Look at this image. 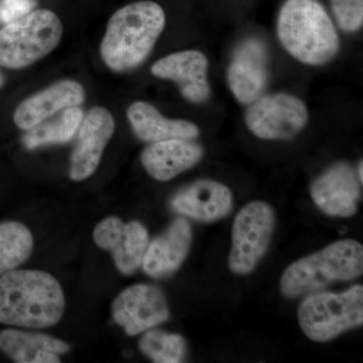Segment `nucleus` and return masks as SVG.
<instances>
[{
    "label": "nucleus",
    "mask_w": 363,
    "mask_h": 363,
    "mask_svg": "<svg viewBox=\"0 0 363 363\" xmlns=\"http://www.w3.org/2000/svg\"><path fill=\"white\" fill-rule=\"evenodd\" d=\"M65 307L62 286L49 272L13 269L0 277V324L48 328L59 323Z\"/></svg>",
    "instance_id": "1"
},
{
    "label": "nucleus",
    "mask_w": 363,
    "mask_h": 363,
    "mask_svg": "<svg viewBox=\"0 0 363 363\" xmlns=\"http://www.w3.org/2000/svg\"><path fill=\"white\" fill-rule=\"evenodd\" d=\"M166 26V14L157 2L143 0L121 7L107 23L100 55L111 70H135L150 56Z\"/></svg>",
    "instance_id": "2"
},
{
    "label": "nucleus",
    "mask_w": 363,
    "mask_h": 363,
    "mask_svg": "<svg viewBox=\"0 0 363 363\" xmlns=\"http://www.w3.org/2000/svg\"><path fill=\"white\" fill-rule=\"evenodd\" d=\"M277 33L284 49L306 65H324L340 49L335 26L317 0H286Z\"/></svg>",
    "instance_id": "3"
},
{
    "label": "nucleus",
    "mask_w": 363,
    "mask_h": 363,
    "mask_svg": "<svg viewBox=\"0 0 363 363\" xmlns=\"http://www.w3.org/2000/svg\"><path fill=\"white\" fill-rule=\"evenodd\" d=\"M362 272V245L357 240H339L286 267L279 289L285 297L295 298L336 281H351Z\"/></svg>",
    "instance_id": "4"
},
{
    "label": "nucleus",
    "mask_w": 363,
    "mask_h": 363,
    "mask_svg": "<svg viewBox=\"0 0 363 363\" xmlns=\"http://www.w3.org/2000/svg\"><path fill=\"white\" fill-rule=\"evenodd\" d=\"M63 26L56 13L37 9L0 30V66L20 70L56 49Z\"/></svg>",
    "instance_id": "5"
},
{
    "label": "nucleus",
    "mask_w": 363,
    "mask_h": 363,
    "mask_svg": "<svg viewBox=\"0 0 363 363\" xmlns=\"http://www.w3.org/2000/svg\"><path fill=\"white\" fill-rule=\"evenodd\" d=\"M305 335L315 342H328L363 324V286L342 293H317L306 297L298 309Z\"/></svg>",
    "instance_id": "6"
},
{
    "label": "nucleus",
    "mask_w": 363,
    "mask_h": 363,
    "mask_svg": "<svg viewBox=\"0 0 363 363\" xmlns=\"http://www.w3.org/2000/svg\"><path fill=\"white\" fill-rule=\"evenodd\" d=\"M274 225L276 214L267 203H250L236 215L228 260L233 274L245 276L257 267L269 248Z\"/></svg>",
    "instance_id": "7"
},
{
    "label": "nucleus",
    "mask_w": 363,
    "mask_h": 363,
    "mask_svg": "<svg viewBox=\"0 0 363 363\" xmlns=\"http://www.w3.org/2000/svg\"><path fill=\"white\" fill-rule=\"evenodd\" d=\"M245 124L253 135L262 140H289L304 130L309 111L302 100L289 93L260 96L245 112Z\"/></svg>",
    "instance_id": "8"
},
{
    "label": "nucleus",
    "mask_w": 363,
    "mask_h": 363,
    "mask_svg": "<svg viewBox=\"0 0 363 363\" xmlns=\"http://www.w3.org/2000/svg\"><path fill=\"white\" fill-rule=\"evenodd\" d=\"M111 313L114 321L130 336L149 330L169 317L161 289L145 284L128 286L119 294L112 303Z\"/></svg>",
    "instance_id": "9"
},
{
    "label": "nucleus",
    "mask_w": 363,
    "mask_h": 363,
    "mask_svg": "<svg viewBox=\"0 0 363 363\" xmlns=\"http://www.w3.org/2000/svg\"><path fill=\"white\" fill-rule=\"evenodd\" d=\"M93 240L98 247L111 252L117 269L125 276L142 267L150 243L149 233L142 223H125L116 216L100 221L93 231Z\"/></svg>",
    "instance_id": "10"
},
{
    "label": "nucleus",
    "mask_w": 363,
    "mask_h": 363,
    "mask_svg": "<svg viewBox=\"0 0 363 363\" xmlns=\"http://www.w3.org/2000/svg\"><path fill=\"white\" fill-rule=\"evenodd\" d=\"M114 130L113 116L104 107H93L85 114L71 155L69 176L72 181L86 180L94 174Z\"/></svg>",
    "instance_id": "11"
},
{
    "label": "nucleus",
    "mask_w": 363,
    "mask_h": 363,
    "mask_svg": "<svg viewBox=\"0 0 363 363\" xmlns=\"http://www.w3.org/2000/svg\"><path fill=\"white\" fill-rule=\"evenodd\" d=\"M269 79V52L259 39L243 40L233 55L227 81L233 96L241 104H250L262 96Z\"/></svg>",
    "instance_id": "12"
},
{
    "label": "nucleus",
    "mask_w": 363,
    "mask_h": 363,
    "mask_svg": "<svg viewBox=\"0 0 363 363\" xmlns=\"http://www.w3.org/2000/svg\"><path fill=\"white\" fill-rule=\"evenodd\" d=\"M311 196L317 207L329 216H353L362 196L359 180L350 164L337 162L314 181Z\"/></svg>",
    "instance_id": "13"
},
{
    "label": "nucleus",
    "mask_w": 363,
    "mask_h": 363,
    "mask_svg": "<svg viewBox=\"0 0 363 363\" xmlns=\"http://www.w3.org/2000/svg\"><path fill=\"white\" fill-rule=\"evenodd\" d=\"M208 68L209 62L202 52L187 50L160 59L150 71L157 78L175 82L180 88L182 96L188 101L203 104L211 95Z\"/></svg>",
    "instance_id": "14"
},
{
    "label": "nucleus",
    "mask_w": 363,
    "mask_h": 363,
    "mask_svg": "<svg viewBox=\"0 0 363 363\" xmlns=\"http://www.w3.org/2000/svg\"><path fill=\"white\" fill-rule=\"evenodd\" d=\"M230 189L214 180H199L181 189L171 200L174 211L195 220L213 222L233 210Z\"/></svg>",
    "instance_id": "15"
},
{
    "label": "nucleus",
    "mask_w": 363,
    "mask_h": 363,
    "mask_svg": "<svg viewBox=\"0 0 363 363\" xmlns=\"http://www.w3.org/2000/svg\"><path fill=\"white\" fill-rule=\"evenodd\" d=\"M84 100V88L77 81H58L21 101L14 111L13 121L21 130H28L63 109L79 106Z\"/></svg>",
    "instance_id": "16"
},
{
    "label": "nucleus",
    "mask_w": 363,
    "mask_h": 363,
    "mask_svg": "<svg viewBox=\"0 0 363 363\" xmlns=\"http://www.w3.org/2000/svg\"><path fill=\"white\" fill-rule=\"evenodd\" d=\"M192 242L189 222L179 217L161 235L149 243L143 260L145 274L156 279L167 278L180 269Z\"/></svg>",
    "instance_id": "17"
},
{
    "label": "nucleus",
    "mask_w": 363,
    "mask_h": 363,
    "mask_svg": "<svg viewBox=\"0 0 363 363\" xmlns=\"http://www.w3.org/2000/svg\"><path fill=\"white\" fill-rule=\"evenodd\" d=\"M203 155L202 145L194 140L174 138L150 143L143 150L140 161L152 178L167 182L193 168Z\"/></svg>",
    "instance_id": "18"
},
{
    "label": "nucleus",
    "mask_w": 363,
    "mask_h": 363,
    "mask_svg": "<svg viewBox=\"0 0 363 363\" xmlns=\"http://www.w3.org/2000/svg\"><path fill=\"white\" fill-rule=\"evenodd\" d=\"M130 121L135 135L145 143L185 138L195 140L200 130L195 123L184 119H169L162 116L154 105L145 101H136L128 109Z\"/></svg>",
    "instance_id": "19"
},
{
    "label": "nucleus",
    "mask_w": 363,
    "mask_h": 363,
    "mask_svg": "<svg viewBox=\"0 0 363 363\" xmlns=\"http://www.w3.org/2000/svg\"><path fill=\"white\" fill-rule=\"evenodd\" d=\"M71 346L47 334L28 333L18 329L0 331V351L14 362L58 363Z\"/></svg>",
    "instance_id": "20"
},
{
    "label": "nucleus",
    "mask_w": 363,
    "mask_h": 363,
    "mask_svg": "<svg viewBox=\"0 0 363 363\" xmlns=\"http://www.w3.org/2000/svg\"><path fill=\"white\" fill-rule=\"evenodd\" d=\"M82 109L79 106L68 107L33 126L23 136V145L28 150L39 149L49 145L66 143L73 140L82 123Z\"/></svg>",
    "instance_id": "21"
},
{
    "label": "nucleus",
    "mask_w": 363,
    "mask_h": 363,
    "mask_svg": "<svg viewBox=\"0 0 363 363\" xmlns=\"http://www.w3.org/2000/svg\"><path fill=\"white\" fill-rule=\"evenodd\" d=\"M33 236L20 221L0 222V277L18 269L30 259Z\"/></svg>",
    "instance_id": "22"
},
{
    "label": "nucleus",
    "mask_w": 363,
    "mask_h": 363,
    "mask_svg": "<svg viewBox=\"0 0 363 363\" xmlns=\"http://www.w3.org/2000/svg\"><path fill=\"white\" fill-rule=\"evenodd\" d=\"M138 347L145 357L157 363L184 362L187 344L181 335L161 330H150L140 338Z\"/></svg>",
    "instance_id": "23"
},
{
    "label": "nucleus",
    "mask_w": 363,
    "mask_h": 363,
    "mask_svg": "<svg viewBox=\"0 0 363 363\" xmlns=\"http://www.w3.org/2000/svg\"><path fill=\"white\" fill-rule=\"evenodd\" d=\"M336 23L346 33H355L362 28L363 0H331Z\"/></svg>",
    "instance_id": "24"
},
{
    "label": "nucleus",
    "mask_w": 363,
    "mask_h": 363,
    "mask_svg": "<svg viewBox=\"0 0 363 363\" xmlns=\"http://www.w3.org/2000/svg\"><path fill=\"white\" fill-rule=\"evenodd\" d=\"M35 4L33 0H1L0 2V21L11 23L20 20L33 11Z\"/></svg>",
    "instance_id": "25"
},
{
    "label": "nucleus",
    "mask_w": 363,
    "mask_h": 363,
    "mask_svg": "<svg viewBox=\"0 0 363 363\" xmlns=\"http://www.w3.org/2000/svg\"><path fill=\"white\" fill-rule=\"evenodd\" d=\"M362 169H363L362 161H360L359 164H358L357 175L358 177V180H359L360 183H362V181H363Z\"/></svg>",
    "instance_id": "26"
},
{
    "label": "nucleus",
    "mask_w": 363,
    "mask_h": 363,
    "mask_svg": "<svg viewBox=\"0 0 363 363\" xmlns=\"http://www.w3.org/2000/svg\"><path fill=\"white\" fill-rule=\"evenodd\" d=\"M6 76H4V74L2 73L1 71H0V89H1L2 87H4V84H6Z\"/></svg>",
    "instance_id": "27"
}]
</instances>
